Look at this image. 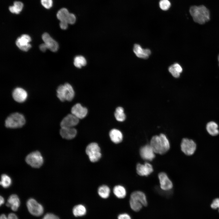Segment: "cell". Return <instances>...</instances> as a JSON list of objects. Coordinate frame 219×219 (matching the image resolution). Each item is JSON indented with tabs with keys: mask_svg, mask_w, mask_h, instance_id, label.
<instances>
[{
	"mask_svg": "<svg viewBox=\"0 0 219 219\" xmlns=\"http://www.w3.org/2000/svg\"><path fill=\"white\" fill-rule=\"evenodd\" d=\"M150 144L155 153L160 155L165 153L170 148L169 141L163 134L152 137Z\"/></svg>",
	"mask_w": 219,
	"mask_h": 219,
	"instance_id": "6da1fadb",
	"label": "cell"
},
{
	"mask_svg": "<svg viewBox=\"0 0 219 219\" xmlns=\"http://www.w3.org/2000/svg\"><path fill=\"white\" fill-rule=\"evenodd\" d=\"M190 13L194 21L203 24L208 21L210 19L209 10L204 5H193L189 9Z\"/></svg>",
	"mask_w": 219,
	"mask_h": 219,
	"instance_id": "7a4b0ae2",
	"label": "cell"
},
{
	"mask_svg": "<svg viewBox=\"0 0 219 219\" xmlns=\"http://www.w3.org/2000/svg\"><path fill=\"white\" fill-rule=\"evenodd\" d=\"M24 115L15 112L10 114L5 121V126L8 128L16 129L22 127L26 123Z\"/></svg>",
	"mask_w": 219,
	"mask_h": 219,
	"instance_id": "3957f363",
	"label": "cell"
},
{
	"mask_svg": "<svg viewBox=\"0 0 219 219\" xmlns=\"http://www.w3.org/2000/svg\"><path fill=\"white\" fill-rule=\"evenodd\" d=\"M57 96L62 102L71 101L75 96V92L71 85L68 83L59 85L56 90Z\"/></svg>",
	"mask_w": 219,
	"mask_h": 219,
	"instance_id": "277c9868",
	"label": "cell"
},
{
	"mask_svg": "<svg viewBox=\"0 0 219 219\" xmlns=\"http://www.w3.org/2000/svg\"><path fill=\"white\" fill-rule=\"evenodd\" d=\"M26 162L32 167L39 168L43 163V158L41 153L36 151L29 154L25 159Z\"/></svg>",
	"mask_w": 219,
	"mask_h": 219,
	"instance_id": "5b68a950",
	"label": "cell"
},
{
	"mask_svg": "<svg viewBox=\"0 0 219 219\" xmlns=\"http://www.w3.org/2000/svg\"><path fill=\"white\" fill-rule=\"evenodd\" d=\"M85 151L92 162L98 161L101 156L100 148L98 144L95 142L89 144L86 148Z\"/></svg>",
	"mask_w": 219,
	"mask_h": 219,
	"instance_id": "8992f818",
	"label": "cell"
},
{
	"mask_svg": "<svg viewBox=\"0 0 219 219\" xmlns=\"http://www.w3.org/2000/svg\"><path fill=\"white\" fill-rule=\"evenodd\" d=\"M26 206L29 212L34 216H40L43 213L44 209L43 206L33 198H31L28 200Z\"/></svg>",
	"mask_w": 219,
	"mask_h": 219,
	"instance_id": "52a82bcc",
	"label": "cell"
},
{
	"mask_svg": "<svg viewBox=\"0 0 219 219\" xmlns=\"http://www.w3.org/2000/svg\"><path fill=\"white\" fill-rule=\"evenodd\" d=\"M181 148L182 151L185 154L190 155L194 153L196 148V145L193 140L184 138L182 141Z\"/></svg>",
	"mask_w": 219,
	"mask_h": 219,
	"instance_id": "ba28073f",
	"label": "cell"
},
{
	"mask_svg": "<svg viewBox=\"0 0 219 219\" xmlns=\"http://www.w3.org/2000/svg\"><path fill=\"white\" fill-rule=\"evenodd\" d=\"M31 40V38L29 35L23 34L17 39L16 44L21 50L27 51L31 47V45L29 43Z\"/></svg>",
	"mask_w": 219,
	"mask_h": 219,
	"instance_id": "9c48e42d",
	"label": "cell"
},
{
	"mask_svg": "<svg viewBox=\"0 0 219 219\" xmlns=\"http://www.w3.org/2000/svg\"><path fill=\"white\" fill-rule=\"evenodd\" d=\"M158 177L161 188L165 191H168L173 187L172 182L169 178L167 175L164 172L159 173Z\"/></svg>",
	"mask_w": 219,
	"mask_h": 219,
	"instance_id": "30bf717a",
	"label": "cell"
},
{
	"mask_svg": "<svg viewBox=\"0 0 219 219\" xmlns=\"http://www.w3.org/2000/svg\"><path fill=\"white\" fill-rule=\"evenodd\" d=\"M155 153L150 144L144 146L140 150V154L141 158L147 161H152L155 157Z\"/></svg>",
	"mask_w": 219,
	"mask_h": 219,
	"instance_id": "8fae6325",
	"label": "cell"
},
{
	"mask_svg": "<svg viewBox=\"0 0 219 219\" xmlns=\"http://www.w3.org/2000/svg\"><path fill=\"white\" fill-rule=\"evenodd\" d=\"M12 95L13 99L16 102L19 103L24 102L28 96L27 91L21 87L15 88L12 92Z\"/></svg>",
	"mask_w": 219,
	"mask_h": 219,
	"instance_id": "7c38bea8",
	"label": "cell"
},
{
	"mask_svg": "<svg viewBox=\"0 0 219 219\" xmlns=\"http://www.w3.org/2000/svg\"><path fill=\"white\" fill-rule=\"evenodd\" d=\"M79 119L72 114H68L61 121V127H73L78 124Z\"/></svg>",
	"mask_w": 219,
	"mask_h": 219,
	"instance_id": "4fadbf2b",
	"label": "cell"
},
{
	"mask_svg": "<svg viewBox=\"0 0 219 219\" xmlns=\"http://www.w3.org/2000/svg\"><path fill=\"white\" fill-rule=\"evenodd\" d=\"M42 39L48 49L54 52L57 51L58 48V43L48 33H44L42 35Z\"/></svg>",
	"mask_w": 219,
	"mask_h": 219,
	"instance_id": "5bb4252c",
	"label": "cell"
},
{
	"mask_svg": "<svg viewBox=\"0 0 219 219\" xmlns=\"http://www.w3.org/2000/svg\"><path fill=\"white\" fill-rule=\"evenodd\" d=\"M137 172L141 176H147L150 174L153 171L152 165L149 163L145 162L143 164L138 163L136 165Z\"/></svg>",
	"mask_w": 219,
	"mask_h": 219,
	"instance_id": "9a60e30c",
	"label": "cell"
},
{
	"mask_svg": "<svg viewBox=\"0 0 219 219\" xmlns=\"http://www.w3.org/2000/svg\"><path fill=\"white\" fill-rule=\"evenodd\" d=\"M71 114L79 119H82L85 117L88 113L87 109L82 106L80 103L75 105L71 109Z\"/></svg>",
	"mask_w": 219,
	"mask_h": 219,
	"instance_id": "2e32d148",
	"label": "cell"
},
{
	"mask_svg": "<svg viewBox=\"0 0 219 219\" xmlns=\"http://www.w3.org/2000/svg\"><path fill=\"white\" fill-rule=\"evenodd\" d=\"M133 51L139 58L147 59L151 54V51L148 49H143L139 44H135L133 48Z\"/></svg>",
	"mask_w": 219,
	"mask_h": 219,
	"instance_id": "e0dca14e",
	"label": "cell"
},
{
	"mask_svg": "<svg viewBox=\"0 0 219 219\" xmlns=\"http://www.w3.org/2000/svg\"><path fill=\"white\" fill-rule=\"evenodd\" d=\"M130 199L141 203L143 206H146L147 205L146 196L144 193L141 191H137L132 192L130 195Z\"/></svg>",
	"mask_w": 219,
	"mask_h": 219,
	"instance_id": "ac0fdd59",
	"label": "cell"
},
{
	"mask_svg": "<svg viewBox=\"0 0 219 219\" xmlns=\"http://www.w3.org/2000/svg\"><path fill=\"white\" fill-rule=\"evenodd\" d=\"M77 133L76 130L73 127H61L60 134L63 138L70 140L73 139Z\"/></svg>",
	"mask_w": 219,
	"mask_h": 219,
	"instance_id": "d6986e66",
	"label": "cell"
},
{
	"mask_svg": "<svg viewBox=\"0 0 219 219\" xmlns=\"http://www.w3.org/2000/svg\"><path fill=\"white\" fill-rule=\"evenodd\" d=\"M20 204V201L18 196L16 194H12L9 197L6 206L10 207L13 211H16Z\"/></svg>",
	"mask_w": 219,
	"mask_h": 219,
	"instance_id": "ffe728a7",
	"label": "cell"
},
{
	"mask_svg": "<svg viewBox=\"0 0 219 219\" xmlns=\"http://www.w3.org/2000/svg\"><path fill=\"white\" fill-rule=\"evenodd\" d=\"M110 138L113 143L118 144L122 140L123 136L121 132L116 129L111 130L109 133Z\"/></svg>",
	"mask_w": 219,
	"mask_h": 219,
	"instance_id": "44dd1931",
	"label": "cell"
},
{
	"mask_svg": "<svg viewBox=\"0 0 219 219\" xmlns=\"http://www.w3.org/2000/svg\"><path fill=\"white\" fill-rule=\"evenodd\" d=\"M169 71L175 78L179 77L180 74L182 71V69L181 65L178 63H175L171 65L169 68Z\"/></svg>",
	"mask_w": 219,
	"mask_h": 219,
	"instance_id": "7402d4cb",
	"label": "cell"
},
{
	"mask_svg": "<svg viewBox=\"0 0 219 219\" xmlns=\"http://www.w3.org/2000/svg\"><path fill=\"white\" fill-rule=\"evenodd\" d=\"M217 124L215 122L211 121L207 125L206 129L208 132L211 135L216 136L219 133Z\"/></svg>",
	"mask_w": 219,
	"mask_h": 219,
	"instance_id": "603a6c76",
	"label": "cell"
},
{
	"mask_svg": "<svg viewBox=\"0 0 219 219\" xmlns=\"http://www.w3.org/2000/svg\"><path fill=\"white\" fill-rule=\"evenodd\" d=\"M114 195L119 198H123L126 195V191L125 188L121 185L115 186L113 189Z\"/></svg>",
	"mask_w": 219,
	"mask_h": 219,
	"instance_id": "cb8c5ba5",
	"label": "cell"
},
{
	"mask_svg": "<svg viewBox=\"0 0 219 219\" xmlns=\"http://www.w3.org/2000/svg\"><path fill=\"white\" fill-rule=\"evenodd\" d=\"M73 213L75 217H80L85 215L86 212L85 207L82 204L75 206L73 209Z\"/></svg>",
	"mask_w": 219,
	"mask_h": 219,
	"instance_id": "d4e9b609",
	"label": "cell"
},
{
	"mask_svg": "<svg viewBox=\"0 0 219 219\" xmlns=\"http://www.w3.org/2000/svg\"><path fill=\"white\" fill-rule=\"evenodd\" d=\"M98 192L99 195L101 197L105 199L109 196L110 190L107 186L104 185L99 188Z\"/></svg>",
	"mask_w": 219,
	"mask_h": 219,
	"instance_id": "484cf974",
	"label": "cell"
},
{
	"mask_svg": "<svg viewBox=\"0 0 219 219\" xmlns=\"http://www.w3.org/2000/svg\"><path fill=\"white\" fill-rule=\"evenodd\" d=\"M115 117L118 121L123 122L126 119V115L124 112L123 108L121 107H118L116 109L114 113Z\"/></svg>",
	"mask_w": 219,
	"mask_h": 219,
	"instance_id": "4316f807",
	"label": "cell"
},
{
	"mask_svg": "<svg viewBox=\"0 0 219 219\" xmlns=\"http://www.w3.org/2000/svg\"><path fill=\"white\" fill-rule=\"evenodd\" d=\"M23 7V4L22 2L15 1L13 5L9 7V9L12 13L18 14L22 11Z\"/></svg>",
	"mask_w": 219,
	"mask_h": 219,
	"instance_id": "83f0119b",
	"label": "cell"
},
{
	"mask_svg": "<svg viewBox=\"0 0 219 219\" xmlns=\"http://www.w3.org/2000/svg\"><path fill=\"white\" fill-rule=\"evenodd\" d=\"M69 13L67 9L62 8L59 10L57 12V17L60 21H66L67 18Z\"/></svg>",
	"mask_w": 219,
	"mask_h": 219,
	"instance_id": "f1b7e54d",
	"label": "cell"
},
{
	"mask_svg": "<svg viewBox=\"0 0 219 219\" xmlns=\"http://www.w3.org/2000/svg\"><path fill=\"white\" fill-rule=\"evenodd\" d=\"M12 182V179L8 175L3 174L1 176L0 184L3 187L7 188L9 187Z\"/></svg>",
	"mask_w": 219,
	"mask_h": 219,
	"instance_id": "f546056e",
	"label": "cell"
},
{
	"mask_svg": "<svg viewBox=\"0 0 219 219\" xmlns=\"http://www.w3.org/2000/svg\"><path fill=\"white\" fill-rule=\"evenodd\" d=\"M87 63L85 58L82 56H76L74 59V64L76 67L80 68L86 65Z\"/></svg>",
	"mask_w": 219,
	"mask_h": 219,
	"instance_id": "4dcf8cb0",
	"label": "cell"
},
{
	"mask_svg": "<svg viewBox=\"0 0 219 219\" xmlns=\"http://www.w3.org/2000/svg\"><path fill=\"white\" fill-rule=\"evenodd\" d=\"M130 204L131 209L136 212L139 211L143 206L141 203L130 199Z\"/></svg>",
	"mask_w": 219,
	"mask_h": 219,
	"instance_id": "1f68e13d",
	"label": "cell"
},
{
	"mask_svg": "<svg viewBox=\"0 0 219 219\" xmlns=\"http://www.w3.org/2000/svg\"><path fill=\"white\" fill-rule=\"evenodd\" d=\"M171 5V3L169 0H161L159 2V7L163 11L168 10Z\"/></svg>",
	"mask_w": 219,
	"mask_h": 219,
	"instance_id": "d6a6232c",
	"label": "cell"
},
{
	"mask_svg": "<svg viewBox=\"0 0 219 219\" xmlns=\"http://www.w3.org/2000/svg\"><path fill=\"white\" fill-rule=\"evenodd\" d=\"M76 20V18L75 15L73 13H69L67 18L66 21L68 24H73L75 23Z\"/></svg>",
	"mask_w": 219,
	"mask_h": 219,
	"instance_id": "836d02e7",
	"label": "cell"
},
{
	"mask_svg": "<svg viewBox=\"0 0 219 219\" xmlns=\"http://www.w3.org/2000/svg\"><path fill=\"white\" fill-rule=\"evenodd\" d=\"M42 5L47 9L50 8L52 5V0H41Z\"/></svg>",
	"mask_w": 219,
	"mask_h": 219,
	"instance_id": "e575fe53",
	"label": "cell"
},
{
	"mask_svg": "<svg viewBox=\"0 0 219 219\" xmlns=\"http://www.w3.org/2000/svg\"><path fill=\"white\" fill-rule=\"evenodd\" d=\"M42 219H60L59 217L55 215L48 213L45 214Z\"/></svg>",
	"mask_w": 219,
	"mask_h": 219,
	"instance_id": "d590c367",
	"label": "cell"
},
{
	"mask_svg": "<svg viewBox=\"0 0 219 219\" xmlns=\"http://www.w3.org/2000/svg\"><path fill=\"white\" fill-rule=\"evenodd\" d=\"M211 207L213 209L218 208L219 212V198L214 199L211 204Z\"/></svg>",
	"mask_w": 219,
	"mask_h": 219,
	"instance_id": "8d00e7d4",
	"label": "cell"
},
{
	"mask_svg": "<svg viewBox=\"0 0 219 219\" xmlns=\"http://www.w3.org/2000/svg\"><path fill=\"white\" fill-rule=\"evenodd\" d=\"M118 219H131L130 216L127 213H123L119 214Z\"/></svg>",
	"mask_w": 219,
	"mask_h": 219,
	"instance_id": "74e56055",
	"label": "cell"
},
{
	"mask_svg": "<svg viewBox=\"0 0 219 219\" xmlns=\"http://www.w3.org/2000/svg\"><path fill=\"white\" fill-rule=\"evenodd\" d=\"M68 23L65 21H60V26L62 30H66L68 27Z\"/></svg>",
	"mask_w": 219,
	"mask_h": 219,
	"instance_id": "f35d334b",
	"label": "cell"
},
{
	"mask_svg": "<svg viewBox=\"0 0 219 219\" xmlns=\"http://www.w3.org/2000/svg\"><path fill=\"white\" fill-rule=\"evenodd\" d=\"M8 219H18L17 215L13 213L9 214L7 217Z\"/></svg>",
	"mask_w": 219,
	"mask_h": 219,
	"instance_id": "ab89813d",
	"label": "cell"
},
{
	"mask_svg": "<svg viewBox=\"0 0 219 219\" xmlns=\"http://www.w3.org/2000/svg\"><path fill=\"white\" fill-rule=\"evenodd\" d=\"M39 48L40 50L43 52H45L48 49L47 46L44 43L41 44L39 46Z\"/></svg>",
	"mask_w": 219,
	"mask_h": 219,
	"instance_id": "60d3db41",
	"label": "cell"
},
{
	"mask_svg": "<svg viewBox=\"0 0 219 219\" xmlns=\"http://www.w3.org/2000/svg\"><path fill=\"white\" fill-rule=\"evenodd\" d=\"M4 199L3 197L2 196H0V205L1 206L4 203Z\"/></svg>",
	"mask_w": 219,
	"mask_h": 219,
	"instance_id": "b9f144b4",
	"label": "cell"
},
{
	"mask_svg": "<svg viewBox=\"0 0 219 219\" xmlns=\"http://www.w3.org/2000/svg\"><path fill=\"white\" fill-rule=\"evenodd\" d=\"M0 219H8L7 217L4 214H1L0 216Z\"/></svg>",
	"mask_w": 219,
	"mask_h": 219,
	"instance_id": "7bdbcfd3",
	"label": "cell"
},
{
	"mask_svg": "<svg viewBox=\"0 0 219 219\" xmlns=\"http://www.w3.org/2000/svg\"><path fill=\"white\" fill-rule=\"evenodd\" d=\"M218 61H219V55L218 57Z\"/></svg>",
	"mask_w": 219,
	"mask_h": 219,
	"instance_id": "ee69618b",
	"label": "cell"
}]
</instances>
